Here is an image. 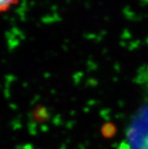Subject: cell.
Listing matches in <instances>:
<instances>
[{"instance_id":"obj_1","label":"cell","mask_w":148,"mask_h":149,"mask_svg":"<svg viewBox=\"0 0 148 149\" xmlns=\"http://www.w3.org/2000/svg\"><path fill=\"white\" fill-rule=\"evenodd\" d=\"M136 81L142 99L125 130L119 149H148V66L139 70Z\"/></svg>"},{"instance_id":"obj_2","label":"cell","mask_w":148,"mask_h":149,"mask_svg":"<svg viewBox=\"0 0 148 149\" xmlns=\"http://www.w3.org/2000/svg\"><path fill=\"white\" fill-rule=\"evenodd\" d=\"M19 0H0V13H3L11 9L17 5Z\"/></svg>"}]
</instances>
